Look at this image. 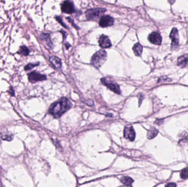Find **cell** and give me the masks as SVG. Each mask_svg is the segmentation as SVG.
<instances>
[{
	"instance_id": "cell-4",
	"label": "cell",
	"mask_w": 188,
	"mask_h": 187,
	"mask_svg": "<svg viewBox=\"0 0 188 187\" xmlns=\"http://www.w3.org/2000/svg\"><path fill=\"white\" fill-rule=\"evenodd\" d=\"M101 81L102 82V84L105 85L107 88L111 89L113 92L118 95L121 94V92L119 86L117 83L111 81L107 78H102L101 79Z\"/></svg>"
},
{
	"instance_id": "cell-5",
	"label": "cell",
	"mask_w": 188,
	"mask_h": 187,
	"mask_svg": "<svg viewBox=\"0 0 188 187\" xmlns=\"http://www.w3.org/2000/svg\"><path fill=\"white\" fill-rule=\"evenodd\" d=\"M29 81L31 83H35L38 81H42L47 79L46 76L40 74L39 72L34 71L28 74Z\"/></svg>"
},
{
	"instance_id": "cell-1",
	"label": "cell",
	"mask_w": 188,
	"mask_h": 187,
	"mask_svg": "<svg viewBox=\"0 0 188 187\" xmlns=\"http://www.w3.org/2000/svg\"><path fill=\"white\" fill-rule=\"evenodd\" d=\"M72 107V104L69 99L63 97L51 104L49 107V112L55 118H59Z\"/></svg>"
},
{
	"instance_id": "cell-9",
	"label": "cell",
	"mask_w": 188,
	"mask_h": 187,
	"mask_svg": "<svg viewBox=\"0 0 188 187\" xmlns=\"http://www.w3.org/2000/svg\"><path fill=\"white\" fill-rule=\"evenodd\" d=\"M124 137L130 141H133L135 138V132L132 126H127L124 129Z\"/></svg>"
},
{
	"instance_id": "cell-14",
	"label": "cell",
	"mask_w": 188,
	"mask_h": 187,
	"mask_svg": "<svg viewBox=\"0 0 188 187\" xmlns=\"http://www.w3.org/2000/svg\"><path fill=\"white\" fill-rule=\"evenodd\" d=\"M133 50L135 56H140L142 52V46L139 43H136L133 46Z\"/></svg>"
},
{
	"instance_id": "cell-18",
	"label": "cell",
	"mask_w": 188,
	"mask_h": 187,
	"mask_svg": "<svg viewBox=\"0 0 188 187\" xmlns=\"http://www.w3.org/2000/svg\"><path fill=\"white\" fill-rule=\"evenodd\" d=\"M120 180L123 184H125V186H132L134 180L132 178L129 177L128 176H123L121 178Z\"/></svg>"
},
{
	"instance_id": "cell-12",
	"label": "cell",
	"mask_w": 188,
	"mask_h": 187,
	"mask_svg": "<svg viewBox=\"0 0 188 187\" xmlns=\"http://www.w3.org/2000/svg\"><path fill=\"white\" fill-rule=\"evenodd\" d=\"M40 39L46 43V45L50 48H52L53 43L51 39V37L49 34L47 33H42L40 35Z\"/></svg>"
},
{
	"instance_id": "cell-24",
	"label": "cell",
	"mask_w": 188,
	"mask_h": 187,
	"mask_svg": "<svg viewBox=\"0 0 188 187\" xmlns=\"http://www.w3.org/2000/svg\"><path fill=\"white\" fill-rule=\"evenodd\" d=\"M8 92V93H9L11 96H14V95H15L14 91V89H13V87H12V86L10 87V89H9Z\"/></svg>"
},
{
	"instance_id": "cell-15",
	"label": "cell",
	"mask_w": 188,
	"mask_h": 187,
	"mask_svg": "<svg viewBox=\"0 0 188 187\" xmlns=\"http://www.w3.org/2000/svg\"><path fill=\"white\" fill-rule=\"evenodd\" d=\"M158 131L156 128L154 127H151L149 129L148 134H147V137L149 139H151L152 138H155V137L157 136L158 133Z\"/></svg>"
},
{
	"instance_id": "cell-10",
	"label": "cell",
	"mask_w": 188,
	"mask_h": 187,
	"mask_svg": "<svg viewBox=\"0 0 188 187\" xmlns=\"http://www.w3.org/2000/svg\"><path fill=\"white\" fill-rule=\"evenodd\" d=\"M148 39L152 44L156 45H160L161 44L162 37L157 32L151 33L148 36Z\"/></svg>"
},
{
	"instance_id": "cell-3",
	"label": "cell",
	"mask_w": 188,
	"mask_h": 187,
	"mask_svg": "<svg viewBox=\"0 0 188 187\" xmlns=\"http://www.w3.org/2000/svg\"><path fill=\"white\" fill-rule=\"evenodd\" d=\"M106 11V9L101 8L89 9L86 11V18L88 20H96L99 18L101 14L105 13Z\"/></svg>"
},
{
	"instance_id": "cell-25",
	"label": "cell",
	"mask_w": 188,
	"mask_h": 187,
	"mask_svg": "<svg viewBox=\"0 0 188 187\" xmlns=\"http://www.w3.org/2000/svg\"><path fill=\"white\" fill-rule=\"evenodd\" d=\"M138 97L139 99V105H140L141 103H142V101L144 98V95H143L141 94V93H140V94H139Z\"/></svg>"
},
{
	"instance_id": "cell-8",
	"label": "cell",
	"mask_w": 188,
	"mask_h": 187,
	"mask_svg": "<svg viewBox=\"0 0 188 187\" xmlns=\"http://www.w3.org/2000/svg\"><path fill=\"white\" fill-rule=\"evenodd\" d=\"M170 38L172 39L171 46L172 48H175L179 45V34H178V30L177 28H174L171 30L169 35Z\"/></svg>"
},
{
	"instance_id": "cell-26",
	"label": "cell",
	"mask_w": 188,
	"mask_h": 187,
	"mask_svg": "<svg viewBox=\"0 0 188 187\" xmlns=\"http://www.w3.org/2000/svg\"><path fill=\"white\" fill-rule=\"evenodd\" d=\"M176 186V184L175 183H168V184H166V187H175Z\"/></svg>"
},
{
	"instance_id": "cell-20",
	"label": "cell",
	"mask_w": 188,
	"mask_h": 187,
	"mask_svg": "<svg viewBox=\"0 0 188 187\" xmlns=\"http://www.w3.org/2000/svg\"><path fill=\"white\" fill-rule=\"evenodd\" d=\"M39 63H29L28 64H27L26 66H24V70L25 71L30 70L33 69V68L35 67L36 66H39Z\"/></svg>"
},
{
	"instance_id": "cell-22",
	"label": "cell",
	"mask_w": 188,
	"mask_h": 187,
	"mask_svg": "<svg viewBox=\"0 0 188 187\" xmlns=\"http://www.w3.org/2000/svg\"><path fill=\"white\" fill-rule=\"evenodd\" d=\"M55 19H56V20L58 22V23L60 24H61L62 25L64 28H65L66 29H68V28H67V26L66 25V24H64V23H63L62 22V20L61 19V18L59 16H56L55 17Z\"/></svg>"
},
{
	"instance_id": "cell-16",
	"label": "cell",
	"mask_w": 188,
	"mask_h": 187,
	"mask_svg": "<svg viewBox=\"0 0 188 187\" xmlns=\"http://www.w3.org/2000/svg\"><path fill=\"white\" fill-rule=\"evenodd\" d=\"M188 64V56H183L179 57L178 59V65L181 66H184Z\"/></svg>"
},
{
	"instance_id": "cell-21",
	"label": "cell",
	"mask_w": 188,
	"mask_h": 187,
	"mask_svg": "<svg viewBox=\"0 0 188 187\" xmlns=\"http://www.w3.org/2000/svg\"><path fill=\"white\" fill-rule=\"evenodd\" d=\"M13 137V136L12 135H4L1 137V138H2V139L4 140V141H10L12 140Z\"/></svg>"
},
{
	"instance_id": "cell-2",
	"label": "cell",
	"mask_w": 188,
	"mask_h": 187,
	"mask_svg": "<svg viewBox=\"0 0 188 187\" xmlns=\"http://www.w3.org/2000/svg\"><path fill=\"white\" fill-rule=\"evenodd\" d=\"M107 57V53L105 50H100L92 56L91 64L96 68H99L105 63Z\"/></svg>"
},
{
	"instance_id": "cell-23",
	"label": "cell",
	"mask_w": 188,
	"mask_h": 187,
	"mask_svg": "<svg viewBox=\"0 0 188 187\" xmlns=\"http://www.w3.org/2000/svg\"><path fill=\"white\" fill-rule=\"evenodd\" d=\"M66 19L68 20L69 21V22L72 24V25H73V26H74V28H75L76 29H79V27L77 26V25H76V24H75L74 23V22L73 20L72 19H71V18H70V17H67V18H66Z\"/></svg>"
},
{
	"instance_id": "cell-19",
	"label": "cell",
	"mask_w": 188,
	"mask_h": 187,
	"mask_svg": "<svg viewBox=\"0 0 188 187\" xmlns=\"http://www.w3.org/2000/svg\"><path fill=\"white\" fill-rule=\"evenodd\" d=\"M181 177L184 180L188 179V168H186L181 172Z\"/></svg>"
},
{
	"instance_id": "cell-17",
	"label": "cell",
	"mask_w": 188,
	"mask_h": 187,
	"mask_svg": "<svg viewBox=\"0 0 188 187\" xmlns=\"http://www.w3.org/2000/svg\"><path fill=\"white\" fill-rule=\"evenodd\" d=\"M29 49L25 46H20L19 49L17 52V53L23 56H28L29 54Z\"/></svg>"
},
{
	"instance_id": "cell-6",
	"label": "cell",
	"mask_w": 188,
	"mask_h": 187,
	"mask_svg": "<svg viewBox=\"0 0 188 187\" xmlns=\"http://www.w3.org/2000/svg\"><path fill=\"white\" fill-rule=\"evenodd\" d=\"M61 10L63 13L67 14H72L76 12L74 4L69 0H66L62 3Z\"/></svg>"
},
{
	"instance_id": "cell-7",
	"label": "cell",
	"mask_w": 188,
	"mask_h": 187,
	"mask_svg": "<svg viewBox=\"0 0 188 187\" xmlns=\"http://www.w3.org/2000/svg\"><path fill=\"white\" fill-rule=\"evenodd\" d=\"M115 22V20L112 16L108 15L101 16L99 21V25L101 28H106L112 26Z\"/></svg>"
},
{
	"instance_id": "cell-11",
	"label": "cell",
	"mask_w": 188,
	"mask_h": 187,
	"mask_svg": "<svg viewBox=\"0 0 188 187\" xmlns=\"http://www.w3.org/2000/svg\"><path fill=\"white\" fill-rule=\"evenodd\" d=\"M100 46L102 48H107L112 46V43L109 39V37L105 35H102L100 36L99 40Z\"/></svg>"
},
{
	"instance_id": "cell-13",
	"label": "cell",
	"mask_w": 188,
	"mask_h": 187,
	"mask_svg": "<svg viewBox=\"0 0 188 187\" xmlns=\"http://www.w3.org/2000/svg\"><path fill=\"white\" fill-rule=\"evenodd\" d=\"M49 62L56 69H60L62 66L61 60L56 56H51L49 57Z\"/></svg>"
}]
</instances>
